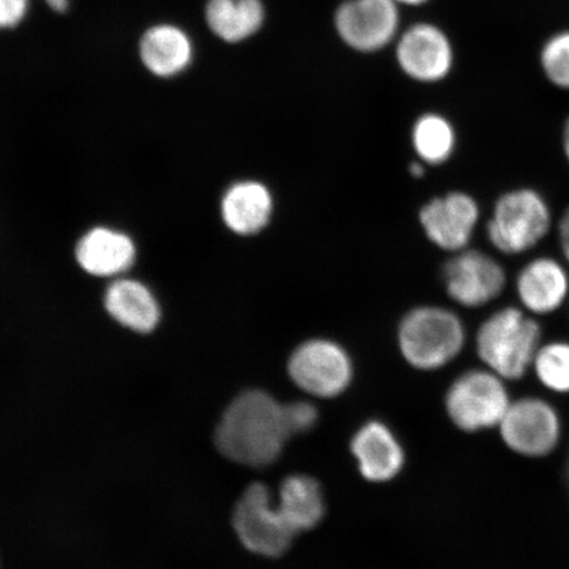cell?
<instances>
[{
	"instance_id": "1",
	"label": "cell",
	"mask_w": 569,
	"mask_h": 569,
	"mask_svg": "<svg viewBox=\"0 0 569 569\" xmlns=\"http://www.w3.org/2000/svg\"><path fill=\"white\" fill-rule=\"evenodd\" d=\"M290 437L283 405L266 391L247 390L224 410L213 442L224 458L260 468L279 459Z\"/></svg>"
},
{
	"instance_id": "2",
	"label": "cell",
	"mask_w": 569,
	"mask_h": 569,
	"mask_svg": "<svg viewBox=\"0 0 569 569\" xmlns=\"http://www.w3.org/2000/svg\"><path fill=\"white\" fill-rule=\"evenodd\" d=\"M540 327L515 308L502 309L486 320L478 333V352L502 380H518L539 350Z\"/></svg>"
},
{
	"instance_id": "3",
	"label": "cell",
	"mask_w": 569,
	"mask_h": 569,
	"mask_svg": "<svg viewBox=\"0 0 569 569\" xmlns=\"http://www.w3.org/2000/svg\"><path fill=\"white\" fill-rule=\"evenodd\" d=\"M400 348L410 366L433 371L452 361L466 343L461 320L442 308H419L403 318Z\"/></svg>"
},
{
	"instance_id": "4",
	"label": "cell",
	"mask_w": 569,
	"mask_h": 569,
	"mask_svg": "<svg viewBox=\"0 0 569 569\" xmlns=\"http://www.w3.org/2000/svg\"><path fill=\"white\" fill-rule=\"evenodd\" d=\"M550 224V210L537 191H510L498 199L488 223V238L498 251L518 254L537 246Z\"/></svg>"
},
{
	"instance_id": "5",
	"label": "cell",
	"mask_w": 569,
	"mask_h": 569,
	"mask_svg": "<svg viewBox=\"0 0 569 569\" xmlns=\"http://www.w3.org/2000/svg\"><path fill=\"white\" fill-rule=\"evenodd\" d=\"M233 530L248 551L277 558L289 550L297 533L284 521L266 483L246 489L232 516Z\"/></svg>"
},
{
	"instance_id": "6",
	"label": "cell",
	"mask_w": 569,
	"mask_h": 569,
	"mask_svg": "<svg viewBox=\"0 0 569 569\" xmlns=\"http://www.w3.org/2000/svg\"><path fill=\"white\" fill-rule=\"evenodd\" d=\"M509 405L502 379L492 371H471L460 376L446 396L448 416L467 432L500 425Z\"/></svg>"
},
{
	"instance_id": "7",
	"label": "cell",
	"mask_w": 569,
	"mask_h": 569,
	"mask_svg": "<svg viewBox=\"0 0 569 569\" xmlns=\"http://www.w3.org/2000/svg\"><path fill=\"white\" fill-rule=\"evenodd\" d=\"M290 379L306 393L319 398L337 397L350 387L352 362L339 345L325 339L306 341L290 356Z\"/></svg>"
},
{
	"instance_id": "8",
	"label": "cell",
	"mask_w": 569,
	"mask_h": 569,
	"mask_svg": "<svg viewBox=\"0 0 569 569\" xmlns=\"http://www.w3.org/2000/svg\"><path fill=\"white\" fill-rule=\"evenodd\" d=\"M503 443L523 457L540 458L553 451L560 438L557 411L538 398L510 403L500 422Z\"/></svg>"
},
{
	"instance_id": "9",
	"label": "cell",
	"mask_w": 569,
	"mask_h": 569,
	"mask_svg": "<svg viewBox=\"0 0 569 569\" xmlns=\"http://www.w3.org/2000/svg\"><path fill=\"white\" fill-rule=\"evenodd\" d=\"M337 31L348 47L377 52L395 40L400 12L395 0H347L336 16Z\"/></svg>"
},
{
	"instance_id": "10",
	"label": "cell",
	"mask_w": 569,
	"mask_h": 569,
	"mask_svg": "<svg viewBox=\"0 0 569 569\" xmlns=\"http://www.w3.org/2000/svg\"><path fill=\"white\" fill-rule=\"evenodd\" d=\"M505 280L502 267L480 251L461 252L445 267L448 296L466 308H480L496 300Z\"/></svg>"
},
{
	"instance_id": "11",
	"label": "cell",
	"mask_w": 569,
	"mask_h": 569,
	"mask_svg": "<svg viewBox=\"0 0 569 569\" xmlns=\"http://www.w3.org/2000/svg\"><path fill=\"white\" fill-rule=\"evenodd\" d=\"M397 60L412 80L437 82L450 73L453 51L446 33L432 24H416L397 44Z\"/></svg>"
},
{
	"instance_id": "12",
	"label": "cell",
	"mask_w": 569,
	"mask_h": 569,
	"mask_svg": "<svg viewBox=\"0 0 569 569\" xmlns=\"http://www.w3.org/2000/svg\"><path fill=\"white\" fill-rule=\"evenodd\" d=\"M478 220L479 206L465 193L432 199L421 210V224L427 237L447 251L466 248Z\"/></svg>"
},
{
	"instance_id": "13",
	"label": "cell",
	"mask_w": 569,
	"mask_h": 569,
	"mask_svg": "<svg viewBox=\"0 0 569 569\" xmlns=\"http://www.w3.org/2000/svg\"><path fill=\"white\" fill-rule=\"evenodd\" d=\"M362 478L372 482H387L401 472L405 453L400 442L387 425L368 422L355 433L351 442Z\"/></svg>"
},
{
	"instance_id": "14",
	"label": "cell",
	"mask_w": 569,
	"mask_h": 569,
	"mask_svg": "<svg viewBox=\"0 0 569 569\" xmlns=\"http://www.w3.org/2000/svg\"><path fill=\"white\" fill-rule=\"evenodd\" d=\"M139 54L152 74L172 78L183 73L194 57V44L187 31L174 24H156L141 36Z\"/></svg>"
},
{
	"instance_id": "15",
	"label": "cell",
	"mask_w": 569,
	"mask_h": 569,
	"mask_svg": "<svg viewBox=\"0 0 569 569\" xmlns=\"http://www.w3.org/2000/svg\"><path fill=\"white\" fill-rule=\"evenodd\" d=\"M519 300L536 315H549L560 308L568 293V276L558 261L547 258L532 260L519 273Z\"/></svg>"
},
{
	"instance_id": "16",
	"label": "cell",
	"mask_w": 569,
	"mask_h": 569,
	"mask_svg": "<svg viewBox=\"0 0 569 569\" xmlns=\"http://www.w3.org/2000/svg\"><path fill=\"white\" fill-rule=\"evenodd\" d=\"M273 213V198L258 181L234 183L223 197L222 217L229 229L243 237L264 230Z\"/></svg>"
},
{
	"instance_id": "17",
	"label": "cell",
	"mask_w": 569,
	"mask_h": 569,
	"mask_svg": "<svg viewBox=\"0 0 569 569\" xmlns=\"http://www.w3.org/2000/svg\"><path fill=\"white\" fill-rule=\"evenodd\" d=\"M77 260L90 274L117 276L133 264L134 247L124 233L94 229L84 234L78 243Z\"/></svg>"
},
{
	"instance_id": "18",
	"label": "cell",
	"mask_w": 569,
	"mask_h": 569,
	"mask_svg": "<svg viewBox=\"0 0 569 569\" xmlns=\"http://www.w3.org/2000/svg\"><path fill=\"white\" fill-rule=\"evenodd\" d=\"M104 303L110 316L132 331L148 333L159 325V305L151 291L138 281L113 282L107 289Z\"/></svg>"
},
{
	"instance_id": "19",
	"label": "cell",
	"mask_w": 569,
	"mask_h": 569,
	"mask_svg": "<svg viewBox=\"0 0 569 569\" xmlns=\"http://www.w3.org/2000/svg\"><path fill=\"white\" fill-rule=\"evenodd\" d=\"M204 18L213 34L234 44L261 30L266 7L261 0H208Z\"/></svg>"
},
{
	"instance_id": "20",
	"label": "cell",
	"mask_w": 569,
	"mask_h": 569,
	"mask_svg": "<svg viewBox=\"0 0 569 569\" xmlns=\"http://www.w3.org/2000/svg\"><path fill=\"white\" fill-rule=\"evenodd\" d=\"M280 513L296 533L317 528L326 511L322 488L306 475H291L281 483Z\"/></svg>"
},
{
	"instance_id": "21",
	"label": "cell",
	"mask_w": 569,
	"mask_h": 569,
	"mask_svg": "<svg viewBox=\"0 0 569 569\" xmlns=\"http://www.w3.org/2000/svg\"><path fill=\"white\" fill-rule=\"evenodd\" d=\"M412 142L419 158L437 166L450 159L453 152V128L443 117L430 113L418 120L412 131Z\"/></svg>"
},
{
	"instance_id": "22",
	"label": "cell",
	"mask_w": 569,
	"mask_h": 569,
	"mask_svg": "<svg viewBox=\"0 0 569 569\" xmlns=\"http://www.w3.org/2000/svg\"><path fill=\"white\" fill-rule=\"evenodd\" d=\"M532 365L546 388L569 393V343L558 341L540 348Z\"/></svg>"
},
{
	"instance_id": "23",
	"label": "cell",
	"mask_w": 569,
	"mask_h": 569,
	"mask_svg": "<svg viewBox=\"0 0 569 569\" xmlns=\"http://www.w3.org/2000/svg\"><path fill=\"white\" fill-rule=\"evenodd\" d=\"M540 62L555 87L569 89V31L555 34L546 42Z\"/></svg>"
},
{
	"instance_id": "24",
	"label": "cell",
	"mask_w": 569,
	"mask_h": 569,
	"mask_svg": "<svg viewBox=\"0 0 569 569\" xmlns=\"http://www.w3.org/2000/svg\"><path fill=\"white\" fill-rule=\"evenodd\" d=\"M283 410L291 437L310 431L318 421V410L309 402L283 405Z\"/></svg>"
},
{
	"instance_id": "25",
	"label": "cell",
	"mask_w": 569,
	"mask_h": 569,
	"mask_svg": "<svg viewBox=\"0 0 569 569\" xmlns=\"http://www.w3.org/2000/svg\"><path fill=\"white\" fill-rule=\"evenodd\" d=\"M30 0H0V31L12 30L23 23Z\"/></svg>"
},
{
	"instance_id": "26",
	"label": "cell",
	"mask_w": 569,
	"mask_h": 569,
	"mask_svg": "<svg viewBox=\"0 0 569 569\" xmlns=\"http://www.w3.org/2000/svg\"><path fill=\"white\" fill-rule=\"evenodd\" d=\"M559 237L561 251H563L566 259L569 261V209L563 218H561Z\"/></svg>"
},
{
	"instance_id": "27",
	"label": "cell",
	"mask_w": 569,
	"mask_h": 569,
	"mask_svg": "<svg viewBox=\"0 0 569 569\" xmlns=\"http://www.w3.org/2000/svg\"><path fill=\"white\" fill-rule=\"evenodd\" d=\"M46 2L51 10L60 13L67 12L70 4V0H46Z\"/></svg>"
},
{
	"instance_id": "28",
	"label": "cell",
	"mask_w": 569,
	"mask_h": 569,
	"mask_svg": "<svg viewBox=\"0 0 569 569\" xmlns=\"http://www.w3.org/2000/svg\"><path fill=\"white\" fill-rule=\"evenodd\" d=\"M563 146H565V152L567 156V160L569 162V118L567 120L566 128H565Z\"/></svg>"
},
{
	"instance_id": "29",
	"label": "cell",
	"mask_w": 569,
	"mask_h": 569,
	"mask_svg": "<svg viewBox=\"0 0 569 569\" xmlns=\"http://www.w3.org/2000/svg\"><path fill=\"white\" fill-rule=\"evenodd\" d=\"M410 172L412 176H416V177H421L423 176L425 173V170H423V167L421 166V163H412V166L410 167Z\"/></svg>"
},
{
	"instance_id": "30",
	"label": "cell",
	"mask_w": 569,
	"mask_h": 569,
	"mask_svg": "<svg viewBox=\"0 0 569 569\" xmlns=\"http://www.w3.org/2000/svg\"><path fill=\"white\" fill-rule=\"evenodd\" d=\"M398 4H407V6H419L427 2V0H395Z\"/></svg>"
},
{
	"instance_id": "31",
	"label": "cell",
	"mask_w": 569,
	"mask_h": 569,
	"mask_svg": "<svg viewBox=\"0 0 569 569\" xmlns=\"http://www.w3.org/2000/svg\"><path fill=\"white\" fill-rule=\"evenodd\" d=\"M566 478H567V483H568V488H569V457H568L567 468H566Z\"/></svg>"
},
{
	"instance_id": "32",
	"label": "cell",
	"mask_w": 569,
	"mask_h": 569,
	"mask_svg": "<svg viewBox=\"0 0 569 569\" xmlns=\"http://www.w3.org/2000/svg\"><path fill=\"white\" fill-rule=\"evenodd\" d=\"M0 569H2V557H0Z\"/></svg>"
}]
</instances>
